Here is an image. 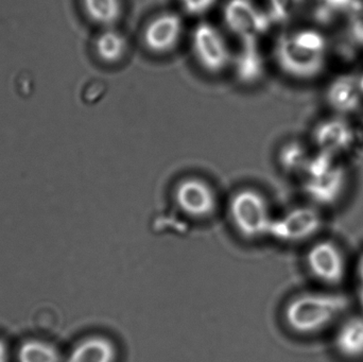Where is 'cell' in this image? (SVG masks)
<instances>
[{
	"instance_id": "obj_1",
	"label": "cell",
	"mask_w": 363,
	"mask_h": 362,
	"mask_svg": "<svg viewBox=\"0 0 363 362\" xmlns=\"http://www.w3.org/2000/svg\"><path fill=\"white\" fill-rule=\"evenodd\" d=\"M349 306V299L341 293H303L286 307V322L296 333L311 335L332 325Z\"/></svg>"
},
{
	"instance_id": "obj_2",
	"label": "cell",
	"mask_w": 363,
	"mask_h": 362,
	"mask_svg": "<svg viewBox=\"0 0 363 362\" xmlns=\"http://www.w3.org/2000/svg\"><path fill=\"white\" fill-rule=\"evenodd\" d=\"M233 222L245 237L270 235L273 218L266 199L253 189H242L233 196L230 202Z\"/></svg>"
},
{
	"instance_id": "obj_3",
	"label": "cell",
	"mask_w": 363,
	"mask_h": 362,
	"mask_svg": "<svg viewBox=\"0 0 363 362\" xmlns=\"http://www.w3.org/2000/svg\"><path fill=\"white\" fill-rule=\"evenodd\" d=\"M275 57L281 69L296 78H311L321 72L323 52L303 46L292 34H284L275 45Z\"/></svg>"
},
{
	"instance_id": "obj_4",
	"label": "cell",
	"mask_w": 363,
	"mask_h": 362,
	"mask_svg": "<svg viewBox=\"0 0 363 362\" xmlns=\"http://www.w3.org/2000/svg\"><path fill=\"white\" fill-rule=\"evenodd\" d=\"M192 49L200 65L211 74H219L232 62V53L223 34L211 23H201L194 28Z\"/></svg>"
},
{
	"instance_id": "obj_5",
	"label": "cell",
	"mask_w": 363,
	"mask_h": 362,
	"mask_svg": "<svg viewBox=\"0 0 363 362\" xmlns=\"http://www.w3.org/2000/svg\"><path fill=\"white\" fill-rule=\"evenodd\" d=\"M223 17L226 27L240 40H258L273 23L268 12L252 0H228Z\"/></svg>"
},
{
	"instance_id": "obj_6",
	"label": "cell",
	"mask_w": 363,
	"mask_h": 362,
	"mask_svg": "<svg viewBox=\"0 0 363 362\" xmlns=\"http://www.w3.org/2000/svg\"><path fill=\"white\" fill-rule=\"evenodd\" d=\"M307 265L311 274L324 284L339 285L347 276V259L335 242L322 240L309 249Z\"/></svg>"
},
{
	"instance_id": "obj_7",
	"label": "cell",
	"mask_w": 363,
	"mask_h": 362,
	"mask_svg": "<svg viewBox=\"0 0 363 362\" xmlns=\"http://www.w3.org/2000/svg\"><path fill=\"white\" fill-rule=\"evenodd\" d=\"M321 225V217L313 208H294L281 218L273 219L270 235L286 242H302L317 234Z\"/></svg>"
},
{
	"instance_id": "obj_8",
	"label": "cell",
	"mask_w": 363,
	"mask_h": 362,
	"mask_svg": "<svg viewBox=\"0 0 363 362\" xmlns=\"http://www.w3.org/2000/svg\"><path fill=\"white\" fill-rule=\"evenodd\" d=\"M174 197L181 210L194 218H206L216 210L217 198L213 189L203 180L186 179L177 186Z\"/></svg>"
},
{
	"instance_id": "obj_9",
	"label": "cell",
	"mask_w": 363,
	"mask_h": 362,
	"mask_svg": "<svg viewBox=\"0 0 363 362\" xmlns=\"http://www.w3.org/2000/svg\"><path fill=\"white\" fill-rule=\"evenodd\" d=\"M184 31L183 21L174 13H164L153 18L144 32V42L152 52H170L180 43Z\"/></svg>"
},
{
	"instance_id": "obj_10",
	"label": "cell",
	"mask_w": 363,
	"mask_h": 362,
	"mask_svg": "<svg viewBox=\"0 0 363 362\" xmlns=\"http://www.w3.org/2000/svg\"><path fill=\"white\" fill-rule=\"evenodd\" d=\"M334 346L345 358H362L363 315L349 317L341 323L335 335Z\"/></svg>"
},
{
	"instance_id": "obj_11",
	"label": "cell",
	"mask_w": 363,
	"mask_h": 362,
	"mask_svg": "<svg viewBox=\"0 0 363 362\" xmlns=\"http://www.w3.org/2000/svg\"><path fill=\"white\" fill-rule=\"evenodd\" d=\"M234 65L237 77L245 84L257 82L262 78L264 72V62L258 47V40H241Z\"/></svg>"
},
{
	"instance_id": "obj_12",
	"label": "cell",
	"mask_w": 363,
	"mask_h": 362,
	"mask_svg": "<svg viewBox=\"0 0 363 362\" xmlns=\"http://www.w3.org/2000/svg\"><path fill=\"white\" fill-rule=\"evenodd\" d=\"M343 182H345L343 170L333 166L325 174L309 179L305 188L313 201L328 205L338 199L342 191Z\"/></svg>"
},
{
	"instance_id": "obj_13",
	"label": "cell",
	"mask_w": 363,
	"mask_h": 362,
	"mask_svg": "<svg viewBox=\"0 0 363 362\" xmlns=\"http://www.w3.org/2000/svg\"><path fill=\"white\" fill-rule=\"evenodd\" d=\"M116 356V348L111 340L94 336L77 344L66 362H115Z\"/></svg>"
},
{
	"instance_id": "obj_14",
	"label": "cell",
	"mask_w": 363,
	"mask_h": 362,
	"mask_svg": "<svg viewBox=\"0 0 363 362\" xmlns=\"http://www.w3.org/2000/svg\"><path fill=\"white\" fill-rule=\"evenodd\" d=\"M351 130L342 121L323 123L315 132V142L324 152H333L347 146L352 140Z\"/></svg>"
},
{
	"instance_id": "obj_15",
	"label": "cell",
	"mask_w": 363,
	"mask_h": 362,
	"mask_svg": "<svg viewBox=\"0 0 363 362\" xmlns=\"http://www.w3.org/2000/svg\"><path fill=\"white\" fill-rule=\"evenodd\" d=\"M129 45L127 38L121 32L106 28L96 40V51L102 61L106 63H117L127 53Z\"/></svg>"
},
{
	"instance_id": "obj_16",
	"label": "cell",
	"mask_w": 363,
	"mask_h": 362,
	"mask_svg": "<svg viewBox=\"0 0 363 362\" xmlns=\"http://www.w3.org/2000/svg\"><path fill=\"white\" fill-rule=\"evenodd\" d=\"M359 84L350 77H342L333 83L328 100L337 110H355L359 104Z\"/></svg>"
},
{
	"instance_id": "obj_17",
	"label": "cell",
	"mask_w": 363,
	"mask_h": 362,
	"mask_svg": "<svg viewBox=\"0 0 363 362\" xmlns=\"http://www.w3.org/2000/svg\"><path fill=\"white\" fill-rule=\"evenodd\" d=\"M87 16L102 27L111 28L121 18V0H82Z\"/></svg>"
},
{
	"instance_id": "obj_18",
	"label": "cell",
	"mask_w": 363,
	"mask_h": 362,
	"mask_svg": "<svg viewBox=\"0 0 363 362\" xmlns=\"http://www.w3.org/2000/svg\"><path fill=\"white\" fill-rule=\"evenodd\" d=\"M18 362H60L61 355L53 344L42 340H28L18 351Z\"/></svg>"
},
{
	"instance_id": "obj_19",
	"label": "cell",
	"mask_w": 363,
	"mask_h": 362,
	"mask_svg": "<svg viewBox=\"0 0 363 362\" xmlns=\"http://www.w3.org/2000/svg\"><path fill=\"white\" fill-rule=\"evenodd\" d=\"M279 159L283 167L289 171H296L302 168H306L309 163L306 150L301 145L294 142L284 147Z\"/></svg>"
},
{
	"instance_id": "obj_20",
	"label": "cell",
	"mask_w": 363,
	"mask_h": 362,
	"mask_svg": "<svg viewBox=\"0 0 363 362\" xmlns=\"http://www.w3.org/2000/svg\"><path fill=\"white\" fill-rule=\"evenodd\" d=\"M302 0H268V14L273 23H286L298 10Z\"/></svg>"
},
{
	"instance_id": "obj_21",
	"label": "cell",
	"mask_w": 363,
	"mask_h": 362,
	"mask_svg": "<svg viewBox=\"0 0 363 362\" xmlns=\"http://www.w3.org/2000/svg\"><path fill=\"white\" fill-rule=\"evenodd\" d=\"M296 40L303 46L307 47L311 50L317 51V52H323L325 49V40L321 34L311 30H304V31L296 32L292 33Z\"/></svg>"
},
{
	"instance_id": "obj_22",
	"label": "cell",
	"mask_w": 363,
	"mask_h": 362,
	"mask_svg": "<svg viewBox=\"0 0 363 362\" xmlns=\"http://www.w3.org/2000/svg\"><path fill=\"white\" fill-rule=\"evenodd\" d=\"M217 0H181L182 6L190 15H202L208 12Z\"/></svg>"
},
{
	"instance_id": "obj_23",
	"label": "cell",
	"mask_w": 363,
	"mask_h": 362,
	"mask_svg": "<svg viewBox=\"0 0 363 362\" xmlns=\"http://www.w3.org/2000/svg\"><path fill=\"white\" fill-rule=\"evenodd\" d=\"M357 297L363 310V255L357 267Z\"/></svg>"
},
{
	"instance_id": "obj_24",
	"label": "cell",
	"mask_w": 363,
	"mask_h": 362,
	"mask_svg": "<svg viewBox=\"0 0 363 362\" xmlns=\"http://www.w3.org/2000/svg\"><path fill=\"white\" fill-rule=\"evenodd\" d=\"M351 0H324V4H326V6L332 9H340L345 8L347 4H350Z\"/></svg>"
},
{
	"instance_id": "obj_25",
	"label": "cell",
	"mask_w": 363,
	"mask_h": 362,
	"mask_svg": "<svg viewBox=\"0 0 363 362\" xmlns=\"http://www.w3.org/2000/svg\"><path fill=\"white\" fill-rule=\"evenodd\" d=\"M0 362H9L8 348L1 339H0Z\"/></svg>"
},
{
	"instance_id": "obj_26",
	"label": "cell",
	"mask_w": 363,
	"mask_h": 362,
	"mask_svg": "<svg viewBox=\"0 0 363 362\" xmlns=\"http://www.w3.org/2000/svg\"><path fill=\"white\" fill-rule=\"evenodd\" d=\"M356 140L359 142L360 147H363V121L356 130Z\"/></svg>"
},
{
	"instance_id": "obj_27",
	"label": "cell",
	"mask_w": 363,
	"mask_h": 362,
	"mask_svg": "<svg viewBox=\"0 0 363 362\" xmlns=\"http://www.w3.org/2000/svg\"><path fill=\"white\" fill-rule=\"evenodd\" d=\"M356 35L359 38L360 40L363 43V28L358 27L357 29L355 30Z\"/></svg>"
},
{
	"instance_id": "obj_28",
	"label": "cell",
	"mask_w": 363,
	"mask_h": 362,
	"mask_svg": "<svg viewBox=\"0 0 363 362\" xmlns=\"http://www.w3.org/2000/svg\"><path fill=\"white\" fill-rule=\"evenodd\" d=\"M358 84H359L360 91H363V77L362 78V80L359 81V83H358Z\"/></svg>"
}]
</instances>
